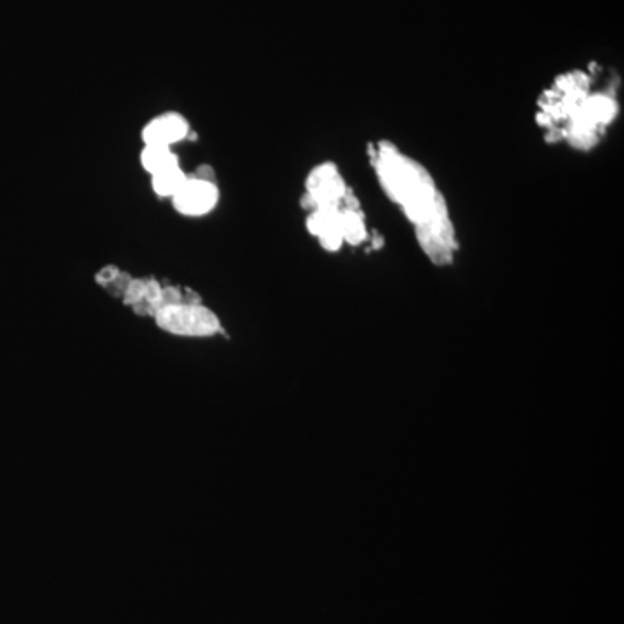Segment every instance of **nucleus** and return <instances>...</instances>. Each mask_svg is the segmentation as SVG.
<instances>
[{"mask_svg": "<svg viewBox=\"0 0 624 624\" xmlns=\"http://www.w3.org/2000/svg\"><path fill=\"white\" fill-rule=\"evenodd\" d=\"M148 281L150 280H132L127 286V290L124 293L125 306H137L141 300L146 297L148 292Z\"/></svg>", "mask_w": 624, "mask_h": 624, "instance_id": "nucleus-10", "label": "nucleus"}, {"mask_svg": "<svg viewBox=\"0 0 624 624\" xmlns=\"http://www.w3.org/2000/svg\"><path fill=\"white\" fill-rule=\"evenodd\" d=\"M141 165L143 169L150 174H160L163 170L172 169L177 167V156L170 151V148H163V146H144L143 153H141Z\"/></svg>", "mask_w": 624, "mask_h": 624, "instance_id": "nucleus-8", "label": "nucleus"}, {"mask_svg": "<svg viewBox=\"0 0 624 624\" xmlns=\"http://www.w3.org/2000/svg\"><path fill=\"white\" fill-rule=\"evenodd\" d=\"M193 177H196V179H203V181L214 182V170L210 169L208 165H202L200 169L196 170V174Z\"/></svg>", "mask_w": 624, "mask_h": 624, "instance_id": "nucleus-13", "label": "nucleus"}, {"mask_svg": "<svg viewBox=\"0 0 624 624\" xmlns=\"http://www.w3.org/2000/svg\"><path fill=\"white\" fill-rule=\"evenodd\" d=\"M347 193L349 189L337 167L333 163H321L307 176L306 196L302 200V205L311 210L340 207Z\"/></svg>", "mask_w": 624, "mask_h": 624, "instance_id": "nucleus-3", "label": "nucleus"}, {"mask_svg": "<svg viewBox=\"0 0 624 624\" xmlns=\"http://www.w3.org/2000/svg\"><path fill=\"white\" fill-rule=\"evenodd\" d=\"M189 136V124L179 113H165L153 118L143 129L144 146L170 148Z\"/></svg>", "mask_w": 624, "mask_h": 624, "instance_id": "nucleus-5", "label": "nucleus"}, {"mask_svg": "<svg viewBox=\"0 0 624 624\" xmlns=\"http://www.w3.org/2000/svg\"><path fill=\"white\" fill-rule=\"evenodd\" d=\"M219 202V189L215 182L188 177L182 188L172 196L177 212L188 217H200L214 210Z\"/></svg>", "mask_w": 624, "mask_h": 624, "instance_id": "nucleus-4", "label": "nucleus"}, {"mask_svg": "<svg viewBox=\"0 0 624 624\" xmlns=\"http://www.w3.org/2000/svg\"><path fill=\"white\" fill-rule=\"evenodd\" d=\"M186 179H188V176L177 165V167L163 170L160 174L151 176V186H153V191L160 198H172L182 188V184L186 182Z\"/></svg>", "mask_w": 624, "mask_h": 624, "instance_id": "nucleus-9", "label": "nucleus"}, {"mask_svg": "<svg viewBox=\"0 0 624 624\" xmlns=\"http://www.w3.org/2000/svg\"><path fill=\"white\" fill-rule=\"evenodd\" d=\"M342 205L340 207L314 208L309 219H307L309 233L316 236L321 247L328 252H337L344 245L342 224H340Z\"/></svg>", "mask_w": 624, "mask_h": 624, "instance_id": "nucleus-6", "label": "nucleus"}, {"mask_svg": "<svg viewBox=\"0 0 624 624\" xmlns=\"http://www.w3.org/2000/svg\"><path fill=\"white\" fill-rule=\"evenodd\" d=\"M156 325L177 337H212L221 333V323L214 312L202 304H172L153 316Z\"/></svg>", "mask_w": 624, "mask_h": 624, "instance_id": "nucleus-2", "label": "nucleus"}, {"mask_svg": "<svg viewBox=\"0 0 624 624\" xmlns=\"http://www.w3.org/2000/svg\"><path fill=\"white\" fill-rule=\"evenodd\" d=\"M340 224H342V238L347 245L358 247L368 238L363 212H361L356 196L352 195L351 191L345 196L344 205L340 210Z\"/></svg>", "mask_w": 624, "mask_h": 624, "instance_id": "nucleus-7", "label": "nucleus"}, {"mask_svg": "<svg viewBox=\"0 0 624 624\" xmlns=\"http://www.w3.org/2000/svg\"><path fill=\"white\" fill-rule=\"evenodd\" d=\"M130 281H132V278H130L129 274L120 271V273L115 276V280L110 281L104 288H106L108 292L113 293V295H117V297H124L125 290H127Z\"/></svg>", "mask_w": 624, "mask_h": 624, "instance_id": "nucleus-11", "label": "nucleus"}, {"mask_svg": "<svg viewBox=\"0 0 624 624\" xmlns=\"http://www.w3.org/2000/svg\"><path fill=\"white\" fill-rule=\"evenodd\" d=\"M120 273V269L115 266H106L96 274V281H98L99 285L106 286L110 281L115 280V276Z\"/></svg>", "mask_w": 624, "mask_h": 624, "instance_id": "nucleus-12", "label": "nucleus"}, {"mask_svg": "<svg viewBox=\"0 0 624 624\" xmlns=\"http://www.w3.org/2000/svg\"><path fill=\"white\" fill-rule=\"evenodd\" d=\"M378 181L392 202L403 208L415 228L416 240L436 266H448L458 250L448 207L427 169L403 155L389 141L370 146Z\"/></svg>", "mask_w": 624, "mask_h": 624, "instance_id": "nucleus-1", "label": "nucleus"}]
</instances>
